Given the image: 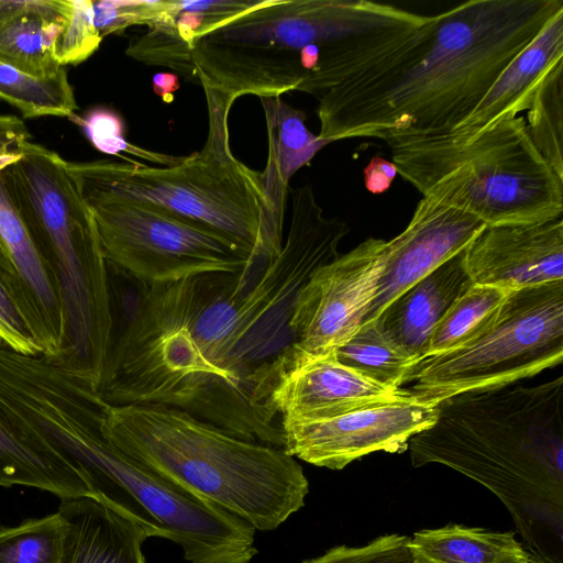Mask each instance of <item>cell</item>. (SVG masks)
Masks as SVG:
<instances>
[{"label": "cell", "mask_w": 563, "mask_h": 563, "mask_svg": "<svg viewBox=\"0 0 563 563\" xmlns=\"http://www.w3.org/2000/svg\"><path fill=\"white\" fill-rule=\"evenodd\" d=\"M240 273L143 285L114 332L98 393L110 405L179 409L238 438L284 448L268 398L235 347Z\"/></svg>", "instance_id": "cell-1"}, {"label": "cell", "mask_w": 563, "mask_h": 563, "mask_svg": "<svg viewBox=\"0 0 563 563\" xmlns=\"http://www.w3.org/2000/svg\"><path fill=\"white\" fill-rule=\"evenodd\" d=\"M103 399L80 375L44 356H24L0 377V411L54 450L93 496L178 544L190 563H251L255 529L118 449L101 428Z\"/></svg>", "instance_id": "cell-2"}, {"label": "cell", "mask_w": 563, "mask_h": 563, "mask_svg": "<svg viewBox=\"0 0 563 563\" xmlns=\"http://www.w3.org/2000/svg\"><path fill=\"white\" fill-rule=\"evenodd\" d=\"M563 377L457 394L408 444L415 467L449 466L509 510L531 563H563Z\"/></svg>", "instance_id": "cell-3"}, {"label": "cell", "mask_w": 563, "mask_h": 563, "mask_svg": "<svg viewBox=\"0 0 563 563\" xmlns=\"http://www.w3.org/2000/svg\"><path fill=\"white\" fill-rule=\"evenodd\" d=\"M562 0H471L438 13L394 79L319 118V139L444 134L465 119Z\"/></svg>", "instance_id": "cell-4"}, {"label": "cell", "mask_w": 563, "mask_h": 563, "mask_svg": "<svg viewBox=\"0 0 563 563\" xmlns=\"http://www.w3.org/2000/svg\"><path fill=\"white\" fill-rule=\"evenodd\" d=\"M101 428L135 461L255 530H274L305 506L308 479L284 449L243 440L159 405L103 400Z\"/></svg>", "instance_id": "cell-5"}, {"label": "cell", "mask_w": 563, "mask_h": 563, "mask_svg": "<svg viewBox=\"0 0 563 563\" xmlns=\"http://www.w3.org/2000/svg\"><path fill=\"white\" fill-rule=\"evenodd\" d=\"M427 15L366 0H256L189 44L197 84L235 101L244 95H311L325 52L368 32Z\"/></svg>", "instance_id": "cell-6"}, {"label": "cell", "mask_w": 563, "mask_h": 563, "mask_svg": "<svg viewBox=\"0 0 563 563\" xmlns=\"http://www.w3.org/2000/svg\"><path fill=\"white\" fill-rule=\"evenodd\" d=\"M7 191L58 285L64 336L56 357L98 390L114 331L110 268L93 214L68 162L31 141L0 170Z\"/></svg>", "instance_id": "cell-7"}, {"label": "cell", "mask_w": 563, "mask_h": 563, "mask_svg": "<svg viewBox=\"0 0 563 563\" xmlns=\"http://www.w3.org/2000/svg\"><path fill=\"white\" fill-rule=\"evenodd\" d=\"M201 87L208 135L199 152L165 167L101 159L68 162L69 169L114 192L154 202L211 229L251 255L246 274L258 278L282 251L285 210L273 200L263 173L251 169L231 152L229 114L234 101Z\"/></svg>", "instance_id": "cell-8"}, {"label": "cell", "mask_w": 563, "mask_h": 563, "mask_svg": "<svg viewBox=\"0 0 563 563\" xmlns=\"http://www.w3.org/2000/svg\"><path fill=\"white\" fill-rule=\"evenodd\" d=\"M384 142L398 175L422 197L487 227L562 218L563 178L537 151L522 117L505 118L468 140L401 132Z\"/></svg>", "instance_id": "cell-9"}, {"label": "cell", "mask_w": 563, "mask_h": 563, "mask_svg": "<svg viewBox=\"0 0 563 563\" xmlns=\"http://www.w3.org/2000/svg\"><path fill=\"white\" fill-rule=\"evenodd\" d=\"M563 360V280L509 291L487 327L464 345L417 362L405 384L440 401L510 385Z\"/></svg>", "instance_id": "cell-10"}, {"label": "cell", "mask_w": 563, "mask_h": 563, "mask_svg": "<svg viewBox=\"0 0 563 563\" xmlns=\"http://www.w3.org/2000/svg\"><path fill=\"white\" fill-rule=\"evenodd\" d=\"M70 173L93 214L106 260L117 271L153 285L249 269L251 255L211 229Z\"/></svg>", "instance_id": "cell-11"}, {"label": "cell", "mask_w": 563, "mask_h": 563, "mask_svg": "<svg viewBox=\"0 0 563 563\" xmlns=\"http://www.w3.org/2000/svg\"><path fill=\"white\" fill-rule=\"evenodd\" d=\"M382 241L368 238L311 275L288 324L287 361L334 353L361 328L375 292Z\"/></svg>", "instance_id": "cell-12"}, {"label": "cell", "mask_w": 563, "mask_h": 563, "mask_svg": "<svg viewBox=\"0 0 563 563\" xmlns=\"http://www.w3.org/2000/svg\"><path fill=\"white\" fill-rule=\"evenodd\" d=\"M437 416L438 404L407 393L394 400L328 419L283 422V449L309 464L342 470L374 452H404L410 439L429 428Z\"/></svg>", "instance_id": "cell-13"}, {"label": "cell", "mask_w": 563, "mask_h": 563, "mask_svg": "<svg viewBox=\"0 0 563 563\" xmlns=\"http://www.w3.org/2000/svg\"><path fill=\"white\" fill-rule=\"evenodd\" d=\"M486 227L477 218L422 197L406 229L382 241L379 274L363 323L401 292L460 253Z\"/></svg>", "instance_id": "cell-14"}, {"label": "cell", "mask_w": 563, "mask_h": 563, "mask_svg": "<svg viewBox=\"0 0 563 563\" xmlns=\"http://www.w3.org/2000/svg\"><path fill=\"white\" fill-rule=\"evenodd\" d=\"M463 252L473 284L516 290L563 280V221L486 225Z\"/></svg>", "instance_id": "cell-15"}, {"label": "cell", "mask_w": 563, "mask_h": 563, "mask_svg": "<svg viewBox=\"0 0 563 563\" xmlns=\"http://www.w3.org/2000/svg\"><path fill=\"white\" fill-rule=\"evenodd\" d=\"M340 363L334 353L296 361L284 360L269 406L279 421L336 417L406 395Z\"/></svg>", "instance_id": "cell-16"}, {"label": "cell", "mask_w": 563, "mask_h": 563, "mask_svg": "<svg viewBox=\"0 0 563 563\" xmlns=\"http://www.w3.org/2000/svg\"><path fill=\"white\" fill-rule=\"evenodd\" d=\"M563 59V9L505 67L475 109L450 132L468 140L505 118L528 110L542 77Z\"/></svg>", "instance_id": "cell-17"}, {"label": "cell", "mask_w": 563, "mask_h": 563, "mask_svg": "<svg viewBox=\"0 0 563 563\" xmlns=\"http://www.w3.org/2000/svg\"><path fill=\"white\" fill-rule=\"evenodd\" d=\"M472 285L462 250L396 297L375 320L390 341L419 362L428 355L437 323Z\"/></svg>", "instance_id": "cell-18"}, {"label": "cell", "mask_w": 563, "mask_h": 563, "mask_svg": "<svg viewBox=\"0 0 563 563\" xmlns=\"http://www.w3.org/2000/svg\"><path fill=\"white\" fill-rule=\"evenodd\" d=\"M0 244L20 279L33 333L47 358L57 356L64 336L62 295L4 186L0 173Z\"/></svg>", "instance_id": "cell-19"}, {"label": "cell", "mask_w": 563, "mask_h": 563, "mask_svg": "<svg viewBox=\"0 0 563 563\" xmlns=\"http://www.w3.org/2000/svg\"><path fill=\"white\" fill-rule=\"evenodd\" d=\"M69 527L66 563H146L147 531L134 519L90 496L60 499Z\"/></svg>", "instance_id": "cell-20"}, {"label": "cell", "mask_w": 563, "mask_h": 563, "mask_svg": "<svg viewBox=\"0 0 563 563\" xmlns=\"http://www.w3.org/2000/svg\"><path fill=\"white\" fill-rule=\"evenodd\" d=\"M68 0H0V62L35 77L63 67L55 59Z\"/></svg>", "instance_id": "cell-21"}, {"label": "cell", "mask_w": 563, "mask_h": 563, "mask_svg": "<svg viewBox=\"0 0 563 563\" xmlns=\"http://www.w3.org/2000/svg\"><path fill=\"white\" fill-rule=\"evenodd\" d=\"M26 486L60 499L89 495L80 474L54 450L36 445L0 412V488Z\"/></svg>", "instance_id": "cell-22"}, {"label": "cell", "mask_w": 563, "mask_h": 563, "mask_svg": "<svg viewBox=\"0 0 563 563\" xmlns=\"http://www.w3.org/2000/svg\"><path fill=\"white\" fill-rule=\"evenodd\" d=\"M266 120L268 153L263 176L267 189L282 209L286 208L289 180L309 165L328 142L306 126L303 111L286 103L280 97L260 98Z\"/></svg>", "instance_id": "cell-23"}, {"label": "cell", "mask_w": 563, "mask_h": 563, "mask_svg": "<svg viewBox=\"0 0 563 563\" xmlns=\"http://www.w3.org/2000/svg\"><path fill=\"white\" fill-rule=\"evenodd\" d=\"M415 563H531L514 532L448 525L410 538Z\"/></svg>", "instance_id": "cell-24"}, {"label": "cell", "mask_w": 563, "mask_h": 563, "mask_svg": "<svg viewBox=\"0 0 563 563\" xmlns=\"http://www.w3.org/2000/svg\"><path fill=\"white\" fill-rule=\"evenodd\" d=\"M334 355L343 365L394 389L401 388L417 363L383 333L376 320L362 324Z\"/></svg>", "instance_id": "cell-25"}, {"label": "cell", "mask_w": 563, "mask_h": 563, "mask_svg": "<svg viewBox=\"0 0 563 563\" xmlns=\"http://www.w3.org/2000/svg\"><path fill=\"white\" fill-rule=\"evenodd\" d=\"M0 99L26 118L69 117L77 109L64 67L54 76L35 77L0 62Z\"/></svg>", "instance_id": "cell-26"}, {"label": "cell", "mask_w": 563, "mask_h": 563, "mask_svg": "<svg viewBox=\"0 0 563 563\" xmlns=\"http://www.w3.org/2000/svg\"><path fill=\"white\" fill-rule=\"evenodd\" d=\"M509 291L473 284L444 313L430 338L428 356L455 350L478 335Z\"/></svg>", "instance_id": "cell-27"}, {"label": "cell", "mask_w": 563, "mask_h": 563, "mask_svg": "<svg viewBox=\"0 0 563 563\" xmlns=\"http://www.w3.org/2000/svg\"><path fill=\"white\" fill-rule=\"evenodd\" d=\"M69 527L57 511L0 528V563H66Z\"/></svg>", "instance_id": "cell-28"}, {"label": "cell", "mask_w": 563, "mask_h": 563, "mask_svg": "<svg viewBox=\"0 0 563 563\" xmlns=\"http://www.w3.org/2000/svg\"><path fill=\"white\" fill-rule=\"evenodd\" d=\"M563 59L542 77L528 109L526 128L537 151L563 178Z\"/></svg>", "instance_id": "cell-29"}, {"label": "cell", "mask_w": 563, "mask_h": 563, "mask_svg": "<svg viewBox=\"0 0 563 563\" xmlns=\"http://www.w3.org/2000/svg\"><path fill=\"white\" fill-rule=\"evenodd\" d=\"M0 341L24 355H42L33 333L26 299L7 253L0 244Z\"/></svg>", "instance_id": "cell-30"}, {"label": "cell", "mask_w": 563, "mask_h": 563, "mask_svg": "<svg viewBox=\"0 0 563 563\" xmlns=\"http://www.w3.org/2000/svg\"><path fill=\"white\" fill-rule=\"evenodd\" d=\"M255 2L256 0H162L158 15L150 26L165 23L189 45L199 35L243 12Z\"/></svg>", "instance_id": "cell-31"}, {"label": "cell", "mask_w": 563, "mask_h": 563, "mask_svg": "<svg viewBox=\"0 0 563 563\" xmlns=\"http://www.w3.org/2000/svg\"><path fill=\"white\" fill-rule=\"evenodd\" d=\"M78 122L85 129L91 144L102 153L110 155L126 153L164 167L172 166L181 158L144 150L128 142L124 137L123 120L110 109L95 108L86 113L84 118L78 119Z\"/></svg>", "instance_id": "cell-32"}, {"label": "cell", "mask_w": 563, "mask_h": 563, "mask_svg": "<svg viewBox=\"0 0 563 563\" xmlns=\"http://www.w3.org/2000/svg\"><path fill=\"white\" fill-rule=\"evenodd\" d=\"M101 40L93 21L92 0H68L67 19L55 45L57 63L64 67L86 60Z\"/></svg>", "instance_id": "cell-33"}, {"label": "cell", "mask_w": 563, "mask_h": 563, "mask_svg": "<svg viewBox=\"0 0 563 563\" xmlns=\"http://www.w3.org/2000/svg\"><path fill=\"white\" fill-rule=\"evenodd\" d=\"M302 563H415L410 537L385 534L364 545H339Z\"/></svg>", "instance_id": "cell-34"}, {"label": "cell", "mask_w": 563, "mask_h": 563, "mask_svg": "<svg viewBox=\"0 0 563 563\" xmlns=\"http://www.w3.org/2000/svg\"><path fill=\"white\" fill-rule=\"evenodd\" d=\"M161 0H99L92 1L93 21L103 37L120 33L132 25L150 26L159 11Z\"/></svg>", "instance_id": "cell-35"}, {"label": "cell", "mask_w": 563, "mask_h": 563, "mask_svg": "<svg viewBox=\"0 0 563 563\" xmlns=\"http://www.w3.org/2000/svg\"><path fill=\"white\" fill-rule=\"evenodd\" d=\"M397 175L394 163L380 156H374L363 170L365 187L374 195L387 191Z\"/></svg>", "instance_id": "cell-36"}, {"label": "cell", "mask_w": 563, "mask_h": 563, "mask_svg": "<svg viewBox=\"0 0 563 563\" xmlns=\"http://www.w3.org/2000/svg\"><path fill=\"white\" fill-rule=\"evenodd\" d=\"M27 141L30 133L21 119L0 114V155L21 153L22 145Z\"/></svg>", "instance_id": "cell-37"}, {"label": "cell", "mask_w": 563, "mask_h": 563, "mask_svg": "<svg viewBox=\"0 0 563 563\" xmlns=\"http://www.w3.org/2000/svg\"><path fill=\"white\" fill-rule=\"evenodd\" d=\"M152 86L155 95L165 102H170L180 86L179 77L170 73H157L152 78Z\"/></svg>", "instance_id": "cell-38"}, {"label": "cell", "mask_w": 563, "mask_h": 563, "mask_svg": "<svg viewBox=\"0 0 563 563\" xmlns=\"http://www.w3.org/2000/svg\"><path fill=\"white\" fill-rule=\"evenodd\" d=\"M21 157V153L18 154H1L0 155V170L4 169L9 165L15 163Z\"/></svg>", "instance_id": "cell-39"}]
</instances>
